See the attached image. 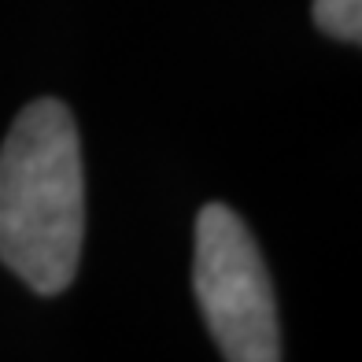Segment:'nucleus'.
<instances>
[{
	"label": "nucleus",
	"instance_id": "f257e3e1",
	"mask_svg": "<svg viewBox=\"0 0 362 362\" xmlns=\"http://www.w3.org/2000/svg\"><path fill=\"white\" fill-rule=\"evenodd\" d=\"M86 233V177L71 111L37 100L0 148V259L34 292L71 285Z\"/></svg>",
	"mask_w": 362,
	"mask_h": 362
},
{
	"label": "nucleus",
	"instance_id": "f03ea898",
	"mask_svg": "<svg viewBox=\"0 0 362 362\" xmlns=\"http://www.w3.org/2000/svg\"><path fill=\"white\" fill-rule=\"evenodd\" d=\"M196 300L226 362H281L270 274L233 211L207 204L196 218Z\"/></svg>",
	"mask_w": 362,
	"mask_h": 362
},
{
	"label": "nucleus",
	"instance_id": "7ed1b4c3",
	"mask_svg": "<svg viewBox=\"0 0 362 362\" xmlns=\"http://www.w3.org/2000/svg\"><path fill=\"white\" fill-rule=\"evenodd\" d=\"M315 23L325 34L358 45V37H362V0H315Z\"/></svg>",
	"mask_w": 362,
	"mask_h": 362
}]
</instances>
